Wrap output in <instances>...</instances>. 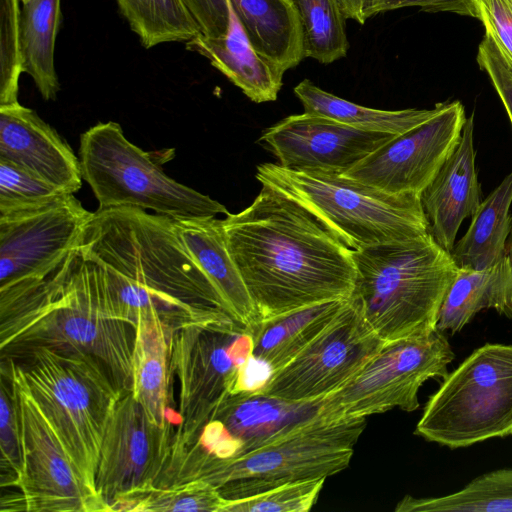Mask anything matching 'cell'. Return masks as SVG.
Segmentation results:
<instances>
[{"label":"cell","mask_w":512,"mask_h":512,"mask_svg":"<svg viewBox=\"0 0 512 512\" xmlns=\"http://www.w3.org/2000/svg\"><path fill=\"white\" fill-rule=\"evenodd\" d=\"M382 0H339L347 19L363 25L369 18L376 15V9Z\"/></svg>","instance_id":"obj_43"},{"label":"cell","mask_w":512,"mask_h":512,"mask_svg":"<svg viewBox=\"0 0 512 512\" xmlns=\"http://www.w3.org/2000/svg\"><path fill=\"white\" fill-rule=\"evenodd\" d=\"M92 216L74 194L0 215V301L46 279L78 246Z\"/></svg>","instance_id":"obj_13"},{"label":"cell","mask_w":512,"mask_h":512,"mask_svg":"<svg viewBox=\"0 0 512 512\" xmlns=\"http://www.w3.org/2000/svg\"><path fill=\"white\" fill-rule=\"evenodd\" d=\"M294 94L304 112L328 117L360 130L399 135L431 118L432 109L380 110L365 107L331 94L310 80L304 79L294 87Z\"/></svg>","instance_id":"obj_29"},{"label":"cell","mask_w":512,"mask_h":512,"mask_svg":"<svg viewBox=\"0 0 512 512\" xmlns=\"http://www.w3.org/2000/svg\"><path fill=\"white\" fill-rule=\"evenodd\" d=\"M122 15L145 48L189 42L201 34L183 0H116Z\"/></svg>","instance_id":"obj_31"},{"label":"cell","mask_w":512,"mask_h":512,"mask_svg":"<svg viewBox=\"0 0 512 512\" xmlns=\"http://www.w3.org/2000/svg\"><path fill=\"white\" fill-rule=\"evenodd\" d=\"M79 247L101 271L117 315L133 327L149 311L176 330L232 319L169 217L97 209Z\"/></svg>","instance_id":"obj_2"},{"label":"cell","mask_w":512,"mask_h":512,"mask_svg":"<svg viewBox=\"0 0 512 512\" xmlns=\"http://www.w3.org/2000/svg\"><path fill=\"white\" fill-rule=\"evenodd\" d=\"M272 375V368L252 354L240 367L231 394L259 392Z\"/></svg>","instance_id":"obj_42"},{"label":"cell","mask_w":512,"mask_h":512,"mask_svg":"<svg viewBox=\"0 0 512 512\" xmlns=\"http://www.w3.org/2000/svg\"><path fill=\"white\" fill-rule=\"evenodd\" d=\"M173 427L154 423L131 392L121 395L104 430L95 479L109 511L159 484L171 456Z\"/></svg>","instance_id":"obj_14"},{"label":"cell","mask_w":512,"mask_h":512,"mask_svg":"<svg viewBox=\"0 0 512 512\" xmlns=\"http://www.w3.org/2000/svg\"><path fill=\"white\" fill-rule=\"evenodd\" d=\"M0 159L67 194H74L82 186L79 158L34 110L19 102L0 105Z\"/></svg>","instance_id":"obj_19"},{"label":"cell","mask_w":512,"mask_h":512,"mask_svg":"<svg viewBox=\"0 0 512 512\" xmlns=\"http://www.w3.org/2000/svg\"><path fill=\"white\" fill-rule=\"evenodd\" d=\"M254 50L284 73L305 58L303 32L291 0H229Z\"/></svg>","instance_id":"obj_24"},{"label":"cell","mask_w":512,"mask_h":512,"mask_svg":"<svg viewBox=\"0 0 512 512\" xmlns=\"http://www.w3.org/2000/svg\"><path fill=\"white\" fill-rule=\"evenodd\" d=\"M61 20L60 0H30L19 20L22 72L34 80L44 100H55L60 89L54 50Z\"/></svg>","instance_id":"obj_28"},{"label":"cell","mask_w":512,"mask_h":512,"mask_svg":"<svg viewBox=\"0 0 512 512\" xmlns=\"http://www.w3.org/2000/svg\"><path fill=\"white\" fill-rule=\"evenodd\" d=\"M385 343L349 298L332 323L259 392L292 402L318 401L344 385Z\"/></svg>","instance_id":"obj_15"},{"label":"cell","mask_w":512,"mask_h":512,"mask_svg":"<svg viewBox=\"0 0 512 512\" xmlns=\"http://www.w3.org/2000/svg\"><path fill=\"white\" fill-rule=\"evenodd\" d=\"M190 256L237 323L253 327L259 321L254 303L228 249L222 219H173Z\"/></svg>","instance_id":"obj_22"},{"label":"cell","mask_w":512,"mask_h":512,"mask_svg":"<svg viewBox=\"0 0 512 512\" xmlns=\"http://www.w3.org/2000/svg\"><path fill=\"white\" fill-rule=\"evenodd\" d=\"M477 63L489 76L512 125V67L486 31L478 47Z\"/></svg>","instance_id":"obj_38"},{"label":"cell","mask_w":512,"mask_h":512,"mask_svg":"<svg viewBox=\"0 0 512 512\" xmlns=\"http://www.w3.org/2000/svg\"><path fill=\"white\" fill-rule=\"evenodd\" d=\"M396 512H512V469L478 476L461 490L440 497H403Z\"/></svg>","instance_id":"obj_30"},{"label":"cell","mask_w":512,"mask_h":512,"mask_svg":"<svg viewBox=\"0 0 512 512\" xmlns=\"http://www.w3.org/2000/svg\"><path fill=\"white\" fill-rule=\"evenodd\" d=\"M227 500L218 488L203 479L155 486L113 508V511L223 512Z\"/></svg>","instance_id":"obj_33"},{"label":"cell","mask_w":512,"mask_h":512,"mask_svg":"<svg viewBox=\"0 0 512 512\" xmlns=\"http://www.w3.org/2000/svg\"><path fill=\"white\" fill-rule=\"evenodd\" d=\"M455 354L443 332L386 342L344 385L320 399L319 416L337 421L400 408H419L418 392L431 378L444 379Z\"/></svg>","instance_id":"obj_11"},{"label":"cell","mask_w":512,"mask_h":512,"mask_svg":"<svg viewBox=\"0 0 512 512\" xmlns=\"http://www.w3.org/2000/svg\"><path fill=\"white\" fill-rule=\"evenodd\" d=\"M0 395L1 467L9 472L7 485H13L21 471L19 419L11 382L2 372Z\"/></svg>","instance_id":"obj_37"},{"label":"cell","mask_w":512,"mask_h":512,"mask_svg":"<svg viewBox=\"0 0 512 512\" xmlns=\"http://www.w3.org/2000/svg\"><path fill=\"white\" fill-rule=\"evenodd\" d=\"M512 320V262L506 254L483 269L458 268L443 300L436 328L461 331L483 309Z\"/></svg>","instance_id":"obj_25"},{"label":"cell","mask_w":512,"mask_h":512,"mask_svg":"<svg viewBox=\"0 0 512 512\" xmlns=\"http://www.w3.org/2000/svg\"><path fill=\"white\" fill-rule=\"evenodd\" d=\"M415 434L450 449L512 434V345L487 343L443 379Z\"/></svg>","instance_id":"obj_9"},{"label":"cell","mask_w":512,"mask_h":512,"mask_svg":"<svg viewBox=\"0 0 512 512\" xmlns=\"http://www.w3.org/2000/svg\"><path fill=\"white\" fill-rule=\"evenodd\" d=\"M350 298L385 342L431 333L458 267L426 235L352 250Z\"/></svg>","instance_id":"obj_4"},{"label":"cell","mask_w":512,"mask_h":512,"mask_svg":"<svg viewBox=\"0 0 512 512\" xmlns=\"http://www.w3.org/2000/svg\"><path fill=\"white\" fill-rule=\"evenodd\" d=\"M326 478L286 483L245 499L227 501L223 512H307Z\"/></svg>","instance_id":"obj_35"},{"label":"cell","mask_w":512,"mask_h":512,"mask_svg":"<svg viewBox=\"0 0 512 512\" xmlns=\"http://www.w3.org/2000/svg\"><path fill=\"white\" fill-rule=\"evenodd\" d=\"M319 407L320 400L292 402L262 392L229 394L213 412L196 442L183 452L234 458L313 421L319 417Z\"/></svg>","instance_id":"obj_17"},{"label":"cell","mask_w":512,"mask_h":512,"mask_svg":"<svg viewBox=\"0 0 512 512\" xmlns=\"http://www.w3.org/2000/svg\"><path fill=\"white\" fill-rule=\"evenodd\" d=\"M256 178L294 200L351 250L429 233L420 197L392 194L345 174L257 166Z\"/></svg>","instance_id":"obj_7"},{"label":"cell","mask_w":512,"mask_h":512,"mask_svg":"<svg viewBox=\"0 0 512 512\" xmlns=\"http://www.w3.org/2000/svg\"><path fill=\"white\" fill-rule=\"evenodd\" d=\"M506 251H507V255L509 256V258H510V260L512 262V229H511V232H510L509 237L507 239Z\"/></svg>","instance_id":"obj_44"},{"label":"cell","mask_w":512,"mask_h":512,"mask_svg":"<svg viewBox=\"0 0 512 512\" xmlns=\"http://www.w3.org/2000/svg\"><path fill=\"white\" fill-rule=\"evenodd\" d=\"M512 171L481 202L451 256L458 268L483 269L507 254L512 229Z\"/></svg>","instance_id":"obj_27"},{"label":"cell","mask_w":512,"mask_h":512,"mask_svg":"<svg viewBox=\"0 0 512 512\" xmlns=\"http://www.w3.org/2000/svg\"><path fill=\"white\" fill-rule=\"evenodd\" d=\"M20 13L18 0H0V105L18 102V81L22 73Z\"/></svg>","instance_id":"obj_36"},{"label":"cell","mask_w":512,"mask_h":512,"mask_svg":"<svg viewBox=\"0 0 512 512\" xmlns=\"http://www.w3.org/2000/svg\"><path fill=\"white\" fill-rule=\"evenodd\" d=\"M438 106L431 118L396 135L345 175L388 193L420 195L458 146L467 119L460 101Z\"/></svg>","instance_id":"obj_16"},{"label":"cell","mask_w":512,"mask_h":512,"mask_svg":"<svg viewBox=\"0 0 512 512\" xmlns=\"http://www.w3.org/2000/svg\"><path fill=\"white\" fill-rule=\"evenodd\" d=\"M406 7H419L430 13L451 12L480 20L479 0H382L376 15Z\"/></svg>","instance_id":"obj_41"},{"label":"cell","mask_w":512,"mask_h":512,"mask_svg":"<svg viewBox=\"0 0 512 512\" xmlns=\"http://www.w3.org/2000/svg\"><path fill=\"white\" fill-rule=\"evenodd\" d=\"M395 136L303 112L269 127L259 140L284 168L345 174Z\"/></svg>","instance_id":"obj_18"},{"label":"cell","mask_w":512,"mask_h":512,"mask_svg":"<svg viewBox=\"0 0 512 512\" xmlns=\"http://www.w3.org/2000/svg\"><path fill=\"white\" fill-rule=\"evenodd\" d=\"M365 426V418L328 421L319 416L234 458L186 451L171 460L163 484L203 479L216 486L227 501H234L290 482L327 478L349 466Z\"/></svg>","instance_id":"obj_5"},{"label":"cell","mask_w":512,"mask_h":512,"mask_svg":"<svg viewBox=\"0 0 512 512\" xmlns=\"http://www.w3.org/2000/svg\"><path fill=\"white\" fill-rule=\"evenodd\" d=\"M83 180L99 210L132 207L171 219L227 215L226 207L208 195L167 176L150 153L131 143L120 124L98 123L80 137Z\"/></svg>","instance_id":"obj_8"},{"label":"cell","mask_w":512,"mask_h":512,"mask_svg":"<svg viewBox=\"0 0 512 512\" xmlns=\"http://www.w3.org/2000/svg\"><path fill=\"white\" fill-rule=\"evenodd\" d=\"M207 38H222L229 30L232 8L229 0H183Z\"/></svg>","instance_id":"obj_40"},{"label":"cell","mask_w":512,"mask_h":512,"mask_svg":"<svg viewBox=\"0 0 512 512\" xmlns=\"http://www.w3.org/2000/svg\"><path fill=\"white\" fill-rule=\"evenodd\" d=\"M252 352L251 329L233 319L193 324L175 333L173 368L179 403L170 457L196 442L213 412L231 394L238 371Z\"/></svg>","instance_id":"obj_10"},{"label":"cell","mask_w":512,"mask_h":512,"mask_svg":"<svg viewBox=\"0 0 512 512\" xmlns=\"http://www.w3.org/2000/svg\"><path fill=\"white\" fill-rule=\"evenodd\" d=\"M302 26L305 58L322 64L347 55L346 17L339 0H291Z\"/></svg>","instance_id":"obj_32"},{"label":"cell","mask_w":512,"mask_h":512,"mask_svg":"<svg viewBox=\"0 0 512 512\" xmlns=\"http://www.w3.org/2000/svg\"><path fill=\"white\" fill-rule=\"evenodd\" d=\"M480 20L512 67V0H479Z\"/></svg>","instance_id":"obj_39"},{"label":"cell","mask_w":512,"mask_h":512,"mask_svg":"<svg viewBox=\"0 0 512 512\" xmlns=\"http://www.w3.org/2000/svg\"><path fill=\"white\" fill-rule=\"evenodd\" d=\"M222 225L259 320L350 298L352 250L294 200L262 186L247 208L225 215Z\"/></svg>","instance_id":"obj_1"},{"label":"cell","mask_w":512,"mask_h":512,"mask_svg":"<svg viewBox=\"0 0 512 512\" xmlns=\"http://www.w3.org/2000/svg\"><path fill=\"white\" fill-rule=\"evenodd\" d=\"M1 372L11 382L17 405L21 471L13 486L28 512L109 511L82 481L58 436L35 403L18 365L3 358Z\"/></svg>","instance_id":"obj_12"},{"label":"cell","mask_w":512,"mask_h":512,"mask_svg":"<svg viewBox=\"0 0 512 512\" xmlns=\"http://www.w3.org/2000/svg\"><path fill=\"white\" fill-rule=\"evenodd\" d=\"M13 356L24 360L16 363L35 403L84 484L99 496L95 479L102 438L123 392L90 355L34 347Z\"/></svg>","instance_id":"obj_6"},{"label":"cell","mask_w":512,"mask_h":512,"mask_svg":"<svg viewBox=\"0 0 512 512\" xmlns=\"http://www.w3.org/2000/svg\"><path fill=\"white\" fill-rule=\"evenodd\" d=\"M186 48L206 57L251 101L263 103L277 99L284 72L254 50L233 10L224 37L207 38L200 34L186 42Z\"/></svg>","instance_id":"obj_23"},{"label":"cell","mask_w":512,"mask_h":512,"mask_svg":"<svg viewBox=\"0 0 512 512\" xmlns=\"http://www.w3.org/2000/svg\"><path fill=\"white\" fill-rule=\"evenodd\" d=\"M20 1H22V3L25 4V3L29 2L30 0H20Z\"/></svg>","instance_id":"obj_45"},{"label":"cell","mask_w":512,"mask_h":512,"mask_svg":"<svg viewBox=\"0 0 512 512\" xmlns=\"http://www.w3.org/2000/svg\"><path fill=\"white\" fill-rule=\"evenodd\" d=\"M66 194L25 169L0 159V215L43 206Z\"/></svg>","instance_id":"obj_34"},{"label":"cell","mask_w":512,"mask_h":512,"mask_svg":"<svg viewBox=\"0 0 512 512\" xmlns=\"http://www.w3.org/2000/svg\"><path fill=\"white\" fill-rule=\"evenodd\" d=\"M348 299L326 301L259 320L250 327L253 355L266 362L275 373L332 323Z\"/></svg>","instance_id":"obj_26"},{"label":"cell","mask_w":512,"mask_h":512,"mask_svg":"<svg viewBox=\"0 0 512 512\" xmlns=\"http://www.w3.org/2000/svg\"><path fill=\"white\" fill-rule=\"evenodd\" d=\"M2 356L34 347L83 353L132 390L134 327L116 313L97 265L75 247L41 283L0 302Z\"/></svg>","instance_id":"obj_3"},{"label":"cell","mask_w":512,"mask_h":512,"mask_svg":"<svg viewBox=\"0 0 512 512\" xmlns=\"http://www.w3.org/2000/svg\"><path fill=\"white\" fill-rule=\"evenodd\" d=\"M473 132L472 114L466 119L458 146L419 195L430 234L450 253L461 223L472 217L482 202Z\"/></svg>","instance_id":"obj_20"},{"label":"cell","mask_w":512,"mask_h":512,"mask_svg":"<svg viewBox=\"0 0 512 512\" xmlns=\"http://www.w3.org/2000/svg\"><path fill=\"white\" fill-rule=\"evenodd\" d=\"M134 331L131 393L154 423L177 425L171 403L173 344L178 330L149 311L136 317Z\"/></svg>","instance_id":"obj_21"}]
</instances>
